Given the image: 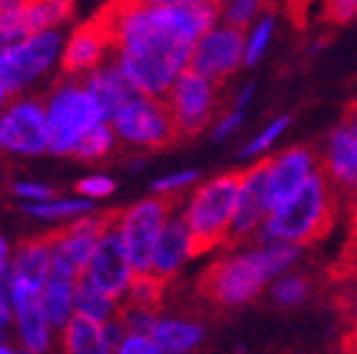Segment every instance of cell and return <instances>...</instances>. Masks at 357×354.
<instances>
[{
  "instance_id": "obj_1",
  "label": "cell",
  "mask_w": 357,
  "mask_h": 354,
  "mask_svg": "<svg viewBox=\"0 0 357 354\" xmlns=\"http://www.w3.org/2000/svg\"><path fill=\"white\" fill-rule=\"evenodd\" d=\"M114 46V63L137 94L165 99L190 68L192 48L220 23L218 3L198 6H124L114 3L96 15Z\"/></svg>"
},
{
  "instance_id": "obj_2",
  "label": "cell",
  "mask_w": 357,
  "mask_h": 354,
  "mask_svg": "<svg viewBox=\"0 0 357 354\" xmlns=\"http://www.w3.org/2000/svg\"><path fill=\"white\" fill-rule=\"evenodd\" d=\"M302 248L289 243H264L254 251L223 256L195 281V293L213 309H234L256 299L268 281L287 271Z\"/></svg>"
},
{
  "instance_id": "obj_3",
  "label": "cell",
  "mask_w": 357,
  "mask_h": 354,
  "mask_svg": "<svg viewBox=\"0 0 357 354\" xmlns=\"http://www.w3.org/2000/svg\"><path fill=\"white\" fill-rule=\"evenodd\" d=\"M337 195L330 180L319 170L294 198L268 213L259 238L264 243L310 245L332 231L337 215Z\"/></svg>"
},
{
  "instance_id": "obj_4",
  "label": "cell",
  "mask_w": 357,
  "mask_h": 354,
  "mask_svg": "<svg viewBox=\"0 0 357 354\" xmlns=\"http://www.w3.org/2000/svg\"><path fill=\"white\" fill-rule=\"evenodd\" d=\"M241 190V170L226 172L198 185L183 203V218L190 231V259L228 243Z\"/></svg>"
},
{
  "instance_id": "obj_5",
  "label": "cell",
  "mask_w": 357,
  "mask_h": 354,
  "mask_svg": "<svg viewBox=\"0 0 357 354\" xmlns=\"http://www.w3.org/2000/svg\"><path fill=\"white\" fill-rule=\"evenodd\" d=\"M43 109L48 122V152L54 155H74L84 137L107 122L89 88L76 79L56 84L43 102Z\"/></svg>"
},
{
  "instance_id": "obj_6",
  "label": "cell",
  "mask_w": 357,
  "mask_h": 354,
  "mask_svg": "<svg viewBox=\"0 0 357 354\" xmlns=\"http://www.w3.org/2000/svg\"><path fill=\"white\" fill-rule=\"evenodd\" d=\"M63 41L66 38L59 31H46L0 48V82L6 84L10 96L33 88L43 76L61 66Z\"/></svg>"
},
{
  "instance_id": "obj_7",
  "label": "cell",
  "mask_w": 357,
  "mask_h": 354,
  "mask_svg": "<svg viewBox=\"0 0 357 354\" xmlns=\"http://www.w3.org/2000/svg\"><path fill=\"white\" fill-rule=\"evenodd\" d=\"M183 198H165V195H152L132 208H124L119 218V236L124 240L127 256H130L132 271L144 273L152 271V256L158 248V240L165 231L167 220L178 213Z\"/></svg>"
},
{
  "instance_id": "obj_8",
  "label": "cell",
  "mask_w": 357,
  "mask_h": 354,
  "mask_svg": "<svg viewBox=\"0 0 357 354\" xmlns=\"http://www.w3.org/2000/svg\"><path fill=\"white\" fill-rule=\"evenodd\" d=\"M165 104L170 109L178 139H190L208 127H213L218 119L220 84L188 68L165 94Z\"/></svg>"
},
{
  "instance_id": "obj_9",
  "label": "cell",
  "mask_w": 357,
  "mask_h": 354,
  "mask_svg": "<svg viewBox=\"0 0 357 354\" xmlns=\"http://www.w3.org/2000/svg\"><path fill=\"white\" fill-rule=\"evenodd\" d=\"M109 124L119 142L139 150H162L178 139L165 99L155 96L135 94L112 116Z\"/></svg>"
},
{
  "instance_id": "obj_10",
  "label": "cell",
  "mask_w": 357,
  "mask_h": 354,
  "mask_svg": "<svg viewBox=\"0 0 357 354\" xmlns=\"http://www.w3.org/2000/svg\"><path fill=\"white\" fill-rule=\"evenodd\" d=\"M319 162L337 195L357 205V104L324 137Z\"/></svg>"
},
{
  "instance_id": "obj_11",
  "label": "cell",
  "mask_w": 357,
  "mask_h": 354,
  "mask_svg": "<svg viewBox=\"0 0 357 354\" xmlns=\"http://www.w3.org/2000/svg\"><path fill=\"white\" fill-rule=\"evenodd\" d=\"M241 66H246V36L234 26L215 23L192 48L190 68L215 84L231 79Z\"/></svg>"
},
{
  "instance_id": "obj_12",
  "label": "cell",
  "mask_w": 357,
  "mask_h": 354,
  "mask_svg": "<svg viewBox=\"0 0 357 354\" xmlns=\"http://www.w3.org/2000/svg\"><path fill=\"white\" fill-rule=\"evenodd\" d=\"M0 150L13 155H41L48 150V122L43 102L18 96L0 114Z\"/></svg>"
},
{
  "instance_id": "obj_13",
  "label": "cell",
  "mask_w": 357,
  "mask_h": 354,
  "mask_svg": "<svg viewBox=\"0 0 357 354\" xmlns=\"http://www.w3.org/2000/svg\"><path fill=\"white\" fill-rule=\"evenodd\" d=\"M319 170H322L319 152L310 147H289V150L266 157L264 172H266L268 213L287 203L289 198H294Z\"/></svg>"
},
{
  "instance_id": "obj_14",
  "label": "cell",
  "mask_w": 357,
  "mask_h": 354,
  "mask_svg": "<svg viewBox=\"0 0 357 354\" xmlns=\"http://www.w3.org/2000/svg\"><path fill=\"white\" fill-rule=\"evenodd\" d=\"M266 215H268L266 172H264V160H259L251 167L241 170L238 205H236V218L234 225H231V236H228L226 245H238L243 240L259 236Z\"/></svg>"
},
{
  "instance_id": "obj_15",
  "label": "cell",
  "mask_w": 357,
  "mask_h": 354,
  "mask_svg": "<svg viewBox=\"0 0 357 354\" xmlns=\"http://www.w3.org/2000/svg\"><path fill=\"white\" fill-rule=\"evenodd\" d=\"M114 54L112 36L99 18L74 28L66 41H63L61 54V71L66 76H86L107 63V56Z\"/></svg>"
},
{
  "instance_id": "obj_16",
  "label": "cell",
  "mask_w": 357,
  "mask_h": 354,
  "mask_svg": "<svg viewBox=\"0 0 357 354\" xmlns=\"http://www.w3.org/2000/svg\"><path fill=\"white\" fill-rule=\"evenodd\" d=\"M132 263L124 248V240L119 236V225L112 228L99 243L91 256V263L86 268V276L94 281L96 286L102 288L109 299H119L122 293H127L132 279Z\"/></svg>"
},
{
  "instance_id": "obj_17",
  "label": "cell",
  "mask_w": 357,
  "mask_h": 354,
  "mask_svg": "<svg viewBox=\"0 0 357 354\" xmlns=\"http://www.w3.org/2000/svg\"><path fill=\"white\" fill-rule=\"evenodd\" d=\"M54 266V243L51 233L46 236H33L18 243L13 268H10V281L13 286L31 288V291H43Z\"/></svg>"
},
{
  "instance_id": "obj_18",
  "label": "cell",
  "mask_w": 357,
  "mask_h": 354,
  "mask_svg": "<svg viewBox=\"0 0 357 354\" xmlns=\"http://www.w3.org/2000/svg\"><path fill=\"white\" fill-rule=\"evenodd\" d=\"M13 284V281H10ZM13 307L18 314V327H21L23 344L31 354H38L48 347V316L43 309L41 291L13 286Z\"/></svg>"
},
{
  "instance_id": "obj_19",
  "label": "cell",
  "mask_w": 357,
  "mask_h": 354,
  "mask_svg": "<svg viewBox=\"0 0 357 354\" xmlns=\"http://www.w3.org/2000/svg\"><path fill=\"white\" fill-rule=\"evenodd\" d=\"M188 259H190V231H188L183 213L178 210L167 220L165 231L158 240V248L152 256V273H158L162 279H172Z\"/></svg>"
},
{
  "instance_id": "obj_20",
  "label": "cell",
  "mask_w": 357,
  "mask_h": 354,
  "mask_svg": "<svg viewBox=\"0 0 357 354\" xmlns=\"http://www.w3.org/2000/svg\"><path fill=\"white\" fill-rule=\"evenodd\" d=\"M84 86L89 88V94L94 96L96 104L102 107L107 122H112V116L117 114L124 104L137 94V91L132 88V84L124 79V74L119 71V66L114 61H107L104 66L91 71V74L84 79Z\"/></svg>"
},
{
  "instance_id": "obj_21",
  "label": "cell",
  "mask_w": 357,
  "mask_h": 354,
  "mask_svg": "<svg viewBox=\"0 0 357 354\" xmlns=\"http://www.w3.org/2000/svg\"><path fill=\"white\" fill-rule=\"evenodd\" d=\"M114 349L104 337V324L76 314L63 329V354H112Z\"/></svg>"
},
{
  "instance_id": "obj_22",
  "label": "cell",
  "mask_w": 357,
  "mask_h": 354,
  "mask_svg": "<svg viewBox=\"0 0 357 354\" xmlns=\"http://www.w3.org/2000/svg\"><path fill=\"white\" fill-rule=\"evenodd\" d=\"M152 339L162 354H185L203 339V327L183 319H162L152 332Z\"/></svg>"
},
{
  "instance_id": "obj_23",
  "label": "cell",
  "mask_w": 357,
  "mask_h": 354,
  "mask_svg": "<svg viewBox=\"0 0 357 354\" xmlns=\"http://www.w3.org/2000/svg\"><path fill=\"white\" fill-rule=\"evenodd\" d=\"M71 13L74 0H23V15L31 33L59 31V26L71 18Z\"/></svg>"
},
{
  "instance_id": "obj_24",
  "label": "cell",
  "mask_w": 357,
  "mask_h": 354,
  "mask_svg": "<svg viewBox=\"0 0 357 354\" xmlns=\"http://www.w3.org/2000/svg\"><path fill=\"white\" fill-rule=\"evenodd\" d=\"M74 288H76V279L51 268L46 286H43V291H41V301H43V309H46L48 321L56 324V327H59V324H66V319H69V309H71V301H74Z\"/></svg>"
},
{
  "instance_id": "obj_25",
  "label": "cell",
  "mask_w": 357,
  "mask_h": 354,
  "mask_svg": "<svg viewBox=\"0 0 357 354\" xmlns=\"http://www.w3.org/2000/svg\"><path fill=\"white\" fill-rule=\"evenodd\" d=\"M74 304L82 316H89V319L99 321V324H107L112 311H114V299H109V296H107V293L86 276V273L76 281Z\"/></svg>"
},
{
  "instance_id": "obj_26",
  "label": "cell",
  "mask_w": 357,
  "mask_h": 354,
  "mask_svg": "<svg viewBox=\"0 0 357 354\" xmlns=\"http://www.w3.org/2000/svg\"><path fill=\"white\" fill-rule=\"evenodd\" d=\"M167 286H170V279H162V276L152 271L132 273L130 286H127V304L158 311L162 307V301H165Z\"/></svg>"
},
{
  "instance_id": "obj_27",
  "label": "cell",
  "mask_w": 357,
  "mask_h": 354,
  "mask_svg": "<svg viewBox=\"0 0 357 354\" xmlns=\"http://www.w3.org/2000/svg\"><path fill=\"white\" fill-rule=\"evenodd\" d=\"M243 36H246V66H256L261 63V59L274 43L276 18L271 13H264L254 26L243 31Z\"/></svg>"
},
{
  "instance_id": "obj_28",
  "label": "cell",
  "mask_w": 357,
  "mask_h": 354,
  "mask_svg": "<svg viewBox=\"0 0 357 354\" xmlns=\"http://www.w3.org/2000/svg\"><path fill=\"white\" fill-rule=\"evenodd\" d=\"M289 124H291V116L289 114L274 116V119H271L254 139H248V142L243 144L241 157H243V160H256V162H259V157H266L268 152L274 150V144L284 137V132L289 130Z\"/></svg>"
},
{
  "instance_id": "obj_29",
  "label": "cell",
  "mask_w": 357,
  "mask_h": 354,
  "mask_svg": "<svg viewBox=\"0 0 357 354\" xmlns=\"http://www.w3.org/2000/svg\"><path fill=\"white\" fill-rule=\"evenodd\" d=\"M31 36L23 15V0H0V48Z\"/></svg>"
},
{
  "instance_id": "obj_30",
  "label": "cell",
  "mask_w": 357,
  "mask_h": 354,
  "mask_svg": "<svg viewBox=\"0 0 357 354\" xmlns=\"http://www.w3.org/2000/svg\"><path fill=\"white\" fill-rule=\"evenodd\" d=\"M264 6L266 0H220V23L246 31L264 15Z\"/></svg>"
},
{
  "instance_id": "obj_31",
  "label": "cell",
  "mask_w": 357,
  "mask_h": 354,
  "mask_svg": "<svg viewBox=\"0 0 357 354\" xmlns=\"http://www.w3.org/2000/svg\"><path fill=\"white\" fill-rule=\"evenodd\" d=\"M117 142L119 139H117V134H114V130H112V124L104 122V124H99V127H94V130L79 142L74 157H79L84 162H96V160H104V157L109 155Z\"/></svg>"
},
{
  "instance_id": "obj_32",
  "label": "cell",
  "mask_w": 357,
  "mask_h": 354,
  "mask_svg": "<svg viewBox=\"0 0 357 354\" xmlns=\"http://www.w3.org/2000/svg\"><path fill=\"white\" fill-rule=\"evenodd\" d=\"M23 210L33 218L54 220V218H71V215H89L94 210L91 200H46V203H26Z\"/></svg>"
},
{
  "instance_id": "obj_33",
  "label": "cell",
  "mask_w": 357,
  "mask_h": 354,
  "mask_svg": "<svg viewBox=\"0 0 357 354\" xmlns=\"http://www.w3.org/2000/svg\"><path fill=\"white\" fill-rule=\"evenodd\" d=\"M117 324L122 327V332H127L130 337H152L155 327L160 324L158 311L144 307H135L124 301L117 311Z\"/></svg>"
},
{
  "instance_id": "obj_34",
  "label": "cell",
  "mask_w": 357,
  "mask_h": 354,
  "mask_svg": "<svg viewBox=\"0 0 357 354\" xmlns=\"http://www.w3.org/2000/svg\"><path fill=\"white\" fill-rule=\"evenodd\" d=\"M310 291H312L310 279L294 273V276H287V279L279 281V284L271 288V296H274V301L279 307H296V304H302V301L310 296Z\"/></svg>"
},
{
  "instance_id": "obj_35",
  "label": "cell",
  "mask_w": 357,
  "mask_h": 354,
  "mask_svg": "<svg viewBox=\"0 0 357 354\" xmlns=\"http://www.w3.org/2000/svg\"><path fill=\"white\" fill-rule=\"evenodd\" d=\"M195 183H198V170H178L155 180L152 190L155 195H165V198H183V192Z\"/></svg>"
},
{
  "instance_id": "obj_36",
  "label": "cell",
  "mask_w": 357,
  "mask_h": 354,
  "mask_svg": "<svg viewBox=\"0 0 357 354\" xmlns=\"http://www.w3.org/2000/svg\"><path fill=\"white\" fill-rule=\"evenodd\" d=\"M335 307L344 321V332H357V281L335 286Z\"/></svg>"
},
{
  "instance_id": "obj_37",
  "label": "cell",
  "mask_w": 357,
  "mask_h": 354,
  "mask_svg": "<svg viewBox=\"0 0 357 354\" xmlns=\"http://www.w3.org/2000/svg\"><path fill=\"white\" fill-rule=\"evenodd\" d=\"M246 122V109H241V107H226V109L220 111L218 119H215V124L211 127V134H213V139H228L231 134H236V132L241 130V124Z\"/></svg>"
},
{
  "instance_id": "obj_38",
  "label": "cell",
  "mask_w": 357,
  "mask_h": 354,
  "mask_svg": "<svg viewBox=\"0 0 357 354\" xmlns=\"http://www.w3.org/2000/svg\"><path fill=\"white\" fill-rule=\"evenodd\" d=\"M76 192L84 195V198H89V200L107 198V195L114 192V180L107 177V175H89V177H84V180L76 183Z\"/></svg>"
},
{
  "instance_id": "obj_39",
  "label": "cell",
  "mask_w": 357,
  "mask_h": 354,
  "mask_svg": "<svg viewBox=\"0 0 357 354\" xmlns=\"http://www.w3.org/2000/svg\"><path fill=\"white\" fill-rule=\"evenodd\" d=\"M13 192L18 198L28 200V203H46V200H54V190L41 183H15Z\"/></svg>"
},
{
  "instance_id": "obj_40",
  "label": "cell",
  "mask_w": 357,
  "mask_h": 354,
  "mask_svg": "<svg viewBox=\"0 0 357 354\" xmlns=\"http://www.w3.org/2000/svg\"><path fill=\"white\" fill-rule=\"evenodd\" d=\"M117 354H162L152 337H127Z\"/></svg>"
},
{
  "instance_id": "obj_41",
  "label": "cell",
  "mask_w": 357,
  "mask_h": 354,
  "mask_svg": "<svg viewBox=\"0 0 357 354\" xmlns=\"http://www.w3.org/2000/svg\"><path fill=\"white\" fill-rule=\"evenodd\" d=\"M124 6H198V3H220V0H114Z\"/></svg>"
},
{
  "instance_id": "obj_42",
  "label": "cell",
  "mask_w": 357,
  "mask_h": 354,
  "mask_svg": "<svg viewBox=\"0 0 357 354\" xmlns=\"http://www.w3.org/2000/svg\"><path fill=\"white\" fill-rule=\"evenodd\" d=\"M6 263H8V245L6 240L0 238V279L6 276Z\"/></svg>"
},
{
  "instance_id": "obj_43",
  "label": "cell",
  "mask_w": 357,
  "mask_h": 354,
  "mask_svg": "<svg viewBox=\"0 0 357 354\" xmlns=\"http://www.w3.org/2000/svg\"><path fill=\"white\" fill-rule=\"evenodd\" d=\"M8 104H10V91L6 88V84L0 82V114H3V109H6Z\"/></svg>"
},
{
  "instance_id": "obj_44",
  "label": "cell",
  "mask_w": 357,
  "mask_h": 354,
  "mask_svg": "<svg viewBox=\"0 0 357 354\" xmlns=\"http://www.w3.org/2000/svg\"><path fill=\"white\" fill-rule=\"evenodd\" d=\"M8 324V301L0 299V334H3V327Z\"/></svg>"
},
{
  "instance_id": "obj_45",
  "label": "cell",
  "mask_w": 357,
  "mask_h": 354,
  "mask_svg": "<svg viewBox=\"0 0 357 354\" xmlns=\"http://www.w3.org/2000/svg\"><path fill=\"white\" fill-rule=\"evenodd\" d=\"M350 238H357V205H352V220H350Z\"/></svg>"
},
{
  "instance_id": "obj_46",
  "label": "cell",
  "mask_w": 357,
  "mask_h": 354,
  "mask_svg": "<svg viewBox=\"0 0 357 354\" xmlns=\"http://www.w3.org/2000/svg\"><path fill=\"white\" fill-rule=\"evenodd\" d=\"M0 354H13V352H8L6 347H0Z\"/></svg>"
},
{
  "instance_id": "obj_47",
  "label": "cell",
  "mask_w": 357,
  "mask_h": 354,
  "mask_svg": "<svg viewBox=\"0 0 357 354\" xmlns=\"http://www.w3.org/2000/svg\"><path fill=\"white\" fill-rule=\"evenodd\" d=\"M26 354H31V352H26Z\"/></svg>"
},
{
  "instance_id": "obj_48",
  "label": "cell",
  "mask_w": 357,
  "mask_h": 354,
  "mask_svg": "<svg viewBox=\"0 0 357 354\" xmlns=\"http://www.w3.org/2000/svg\"><path fill=\"white\" fill-rule=\"evenodd\" d=\"M335 354H340V352H335Z\"/></svg>"
}]
</instances>
